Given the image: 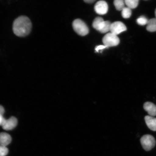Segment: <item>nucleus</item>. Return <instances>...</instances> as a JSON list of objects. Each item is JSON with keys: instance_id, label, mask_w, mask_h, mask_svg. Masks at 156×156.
<instances>
[{"instance_id": "nucleus-1", "label": "nucleus", "mask_w": 156, "mask_h": 156, "mask_svg": "<svg viewBox=\"0 0 156 156\" xmlns=\"http://www.w3.org/2000/svg\"><path fill=\"white\" fill-rule=\"evenodd\" d=\"M32 24L30 19L25 16H21L13 21V31L16 36L24 37L28 36L31 32Z\"/></svg>"}, {"instance_id": "nucleus-2", "label": "nucleus", "mask_w": 156, "mask_h": 156, "mask_svg": "<svg viewBox=\"0 0 156 156\" xmlns=\"http://www.w3.org/2000/svg\"><path fill=\"white\" fill-rule=\"evenodd\" d=\"M73 26L75 32L81 36H85L89 34L88 28L85 23L80 19H77L74 20Z\"/></svg>"}, {"instance_id": "nucleus-3", "label": "nucleus", "mask_w": 156, "mask_h": 156, "mask_svg": "<svg viewBox=\"0 0 156 156\" xmlns=\"http://www.w3.org/2000/svg\"><path fill=\"white\" fill-rule=\"evenodd\" d=\"M140 141L142 147L146 151H151L154 147L156 144L155 138L150 134H146L142 136Z\"/></svg>"}, {"instance_id": "nucleus-4", "label": "nucleus", "mask_w": 156, "mask_h": 156, "mask_svg": "<svg viewBox=\"0 0 156 156\" xmlns=\"http://www.w3.org/2000/svg\"><path fill=\"white\" fill-rule=\"evenodd\" d=\"M102 41L104 45L108 48L118 45L120 43V40L117 35L110 32L105 35Z\"/></svg>"}, {"instance_id": "nucleus-5", "label": "nucleus", "mask_w": 156, "mask_h": 156, "mask_svg": "<svg viewBox=\"0 0 156 156\" xmlns=\"http://www.w3.org/2000/svg\"><path fill=\"white\" fill-rule=\"evenodd\" d=\"M126 27L123 23L120 21H116L111 24L110 32L116 35L126 30Z\"/></svg>"}, {"instance_id": "nucleus-6", "label": "nucleus", "mask_w": 156, "mask_h": 156, "mask_svg": "<svg viewBox=\"0 0 156 156\" xmlns=\"http://www.w3.org/2000/svg\"><path fill=\"white\" fill-rule=\"evenodd\" d=\"M94 9L98 14L101 15H105L108 12V5L105 1H99L95 5Z\"/></svg>"}, {"instance_id": "nucleus-7", "label": "nucleus", "mask_w": 156, "mask_h": 156, "mask_svg": "<svg viewBox=\"0 0 156 156\" xmlns=\"http://www.w3.org/2000/svg\"><path fill=\"white\" fill-rule=\"evenodd\" d=\"M17 120L14 117H12L8 120H6L4 124L2 126L4 129L6 130L13 129L16 126Z\"/></svg>"}, {"instance_id": "nucleus-8", "label": "nucleus", "mask_w": 156, "mask_h": 156, "mask_svg": "<svg viewBox=\"0 0 156 156\" xmlns=\"http://www.w3.org/2000/svg\"><path fill=\"white\" fill-rule=\"evenodd\" d=\"M144 108L150 116H156V106L154 103L151 102H146L144 103Z\"/></svg>"}, {"instance_id": "nucleus-9", "label": "nucleus", "mask_w": 156, "mask_h": 156, "mask_svg": "<svg viewBox=\"0 0 156 156\" xmlns=\"http://www.w3.org/2000/svg\"><path fill=\"white\" fill-rule=\"evenodd\" d=\"M145 120L146 125L150 129L156 131V118L151 116H146Z\"/></svg>"}, {"instance_id": "nucleus-10", "label": "nucleus", "mask_w": 156, "mask_h": 156, "mask_svg": "<svg viewBox=\"0 0 156 156\" xmlns=\"http://www.w3.org/2000/svg\"><path fill=\"white\" fill-rule=\"evenodd\" d=\"M12 138L9 134L6 133H0V145L5 146L10 144Z\"/></svg>"}, {"instance_id": "nucleus-11", "label": "nucleus", "mask_w": 156, "mask_h": 156, "mask_svg": "<svg viewBox=\"0 0 156 156\" xmlns=\"http://www.w3.org/2000/svg\"><path fill=\"white\" fill-rule=\"evenodd\" d=\"M105 21L102 17H97L94 20L93 23L94 28L98 31H100L104 24Z\"/></svg>"}, {"instance_id": "nucleus-12", "label": "nucleus", "mask_w": 156, "mask_h": 156, "mask_svg": "<svg viewBox=\"0 0 156 156\" xmlns=\"http://www.w3.org/2000/svg\"><path fill=\"white\" fill-rule=\"evenodd\" d=\"M146 29L150 32H154L156 31V19H152L148 20Z\"/></svg>"}, {"instance_id": "nucleus-13", "label": "nucleus", "mask_w": 156, "mask_h": 156, "mask_svg": "<svg viewBox=\"0 0 156 156\" xmlns=\"http://www.w3.org/2000/svg\"><path fill=\"white\" fill-rule=\"evenodd\" d=\"M125 2L127 7L130 9H134L137 7L139 3L138 0H126Z\"/></svg>"}, {"instance_id": "nucleus-14", "label": "nucleus", "mask_w": 156, "mask_h": 156, "mask_svg": "<svg viewBox=\"0 0 156 156\" xmlns=\"http://www.w3.org/2000/svg\"><path fill=\"white\" fill-rule=\"evenodd\" d=\"M114 3L115 7L118 11H122L125 7V2L123 0H115Z\"/></svg>"}, {"instance_id": "nucleus-15", "label": "nucleus", "mask_w": 156, "mask_h": 156, "mask_svg": "<svg viewBox=\"0 0 156 156\" xmlns=\"http://www.w3.org/2000/svg\"><path fill=\"white\" fill-rule=\"evenodd\" d=\"M122 15L124 18H129L132 15L131 9L128 7H125L122 11Z\"/></svg>"}, {"instance_id": "nucleus-16", "label": "nucleus", "mask_w": 156, "mask_h": 156, "mask_svg": "<svg viewBox=\"0 0 156 156\" xmlns=\"http://www.w3.org/2000/svg\"><path fill=\"white\" fill-rule=\"evenodd\" d=\"M112 23L108 21H105L104 25L101 30L99 31L102 34H105L110 31Z\"/></svg>"}, {"instance_id": "nucleus-17", "label": "nucleus", "mask_w": 156, "mask_h": 156, "mask_svg": "<svg viewBox=\"0 0 156 156\" xmlns=\"http://www.w3.org/2000/svg\"><path fill=\"white\" fill-rule=\"evenodd\" d=\"M148 20L145 17L141 16L136 20V22L140 25H144L147 24Z\"/></svg>"}, {"instance_id": "nucleus-18", "label": "nucleus", "mask_w": 156, "mask_h": 156, "mask_svg": "<svg viewBox=\"0 0 156 156\" xmlns=\"http://www.w3.org/2000/svg\"><path fill=\"white\" fill-rule=\"evenodd\" d=\"M8 152L9 150L5 146L0 145V156H5Z\"/></svg>"}, {"instance_id": "nucleus-19", "label": "nucleus", "mask_w": 156, "mask_h": 156, "mask_svg": "<svg viewBox=\"0 0 156 156\" xmlns=\"http://www.w3.org/2000/svg\"><path fill=\"white\" fill-rule=\"evenodd\" d=\"M108 48L106 46L104 45H99L98 46L95 48V50L97 52H98L99 50H103L105 48Z\"/></svg>"}, {"instance_id": "nucleus-20", "label": "nucleus", "mask_w": 156, "mask_h": 156, "mask_svg": "<svg viewBox=\"0 0 156 156\" xmlns=\"http://www.w3.org/2000/svg\"><path fill=\"white\" fill-rule=\"evenodd\" d=\"M6 119L4 118L2 115H0V126H2L5 122Z\"/></svg>"}, {"instance_id": "nucleus-21", "label": "nucleus", "mask_w": 156, "mask_h": 156, "mask_svg": "<svg viewBox=\"0 0 156 156\" xmlns=\"http://www.w3.org/2000/svg\"><path fill=\"white\" fill-rule=\"evenodd\" d=\"M5 113V109L4 108H3V106H1L0 105V115H2L4 114V113Z\"/></svg>"}, {"instance_id": "nucleus-22", "label": "nucleus", "mask_w": 156, "mask_h": 156, "mask_svg": "<svg viewBox=\"0 0 156 156\" xmlns=\"http://www.w3.org/2000/svg\"><path fill=\"white\" fill-rule=\"evenodd\" d=\"M84 2L86 3H92L95 2V0H85Z\"/></svg>"}, {"instance_id": "nucleus-23", "label": "nucleus", "mask_w": 156, "mask_h": 156, "mask_svg": "<svg viewBox=\"0 0 156 156\" xmlns=\"http://www.w3.org/2000/svg\"><path fill=\"white\" fill-rule=\"evenodd\" d=\"M155 19H156V9L155 11Z\"/></svg>"}]
</instances>
